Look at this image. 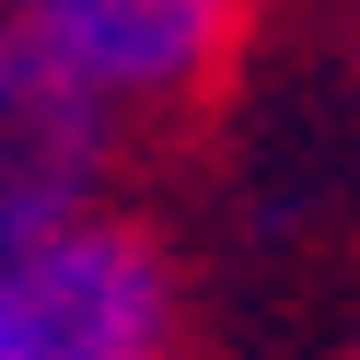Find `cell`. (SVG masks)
I'll return each instance as SVG.
<instances>
[{
    "mask_svg": "<svg viewBox=\"0 0 360 360\" xmlns=\"http://www.w3.org/2000/svg\"><path fill=\"white\" fill-rule=\"evenodd\" d=\"M105 163H117V105L82 94L24 24H0V256L94 221Z\"/></svg>",
    "mask_w": 360,
    "mask_h": 360,
    "instance_id": "cell-2",
    "label": "cell"
},
{
    "mask_svg": "<svg viewBox=\"0 0 360 360\" xmlns=\"http://www.w3.org/2000/svg\"><path fill=\"white\" fill-rule=\"evenodd\" d=\"M174 349V279L128 221L0 256V360H163Z\"/></svg>",
    "mask_w": 360,
    "mask_h": 360,
    "instance_id": "cell-1",
    "label": "cell"
},
{
    "mask_svg": "<svg viewBox=\"0 0 360 360\" xmlns=\"http://www.w3.org/2000/svg\"><path fill=\"white\" fill-rule=\"evenodd\" d=\"M12 24L105 105H198L244 35V0H12Z\"/></svg>",
    "mask_w": 360,
    "mask_h": 360,
    "instance_id": "cell-3",
    "label": "cell"
}]
</instances>
